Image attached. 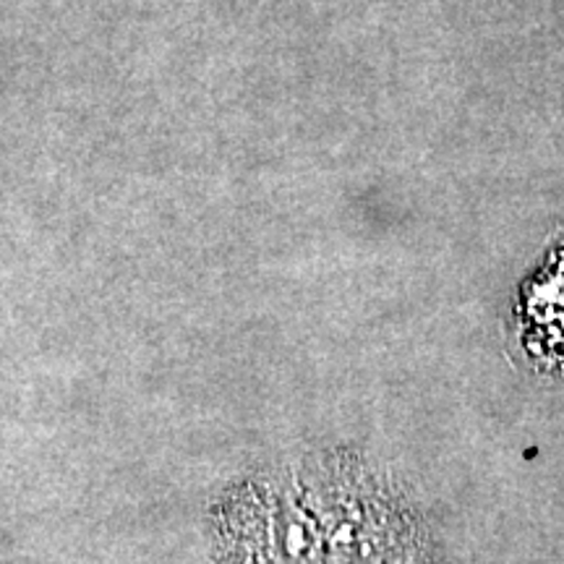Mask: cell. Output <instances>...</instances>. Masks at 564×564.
Segmentation results:
<instances>
[{
  "label": "cell",
  "instance_id": "1",
  "mask_svg": "<svg viewBox=\"0 0 564 564\" xmlns=\"http://www.w3.org/2000/svg\"><path fill=\"white\" fill-rule=\"evenodd\" d=\"M215 533L228 564H322L312 514L274 484H246L215 507Z\"/></svg>",
  "mask_w": 564,
  "mask_h": 564
},
{
  "label": "cell",
  "instance_id": "2",
  "mask_svg": "<svg viewBox=\"0 0 564 564\" xmlns=\"http://www.w3.org/2000/svg\"><path fill=\"white\" fill-rule=\"evenodd\" d=\"M520 333L533 356L564 364V246L528 282L520 299Z\"/></svg>",
  "mask_w": 564,
  "mask_h": 564
},
{
  "label": "cell",
  "instance_id": "3",
  "mask_svg": "<svg viewBox=\"0 0 564 564\" xmlns=\"http://www.w3.org/2000/svg\"><path fill=\"white\" fill-rule=\"evenodd\" d=\"M0 564H30V562H13V560H3V556H0Z\"/></svg>",
  "mask_w": 564,
  "mask_h": 564
}]
</instances>
